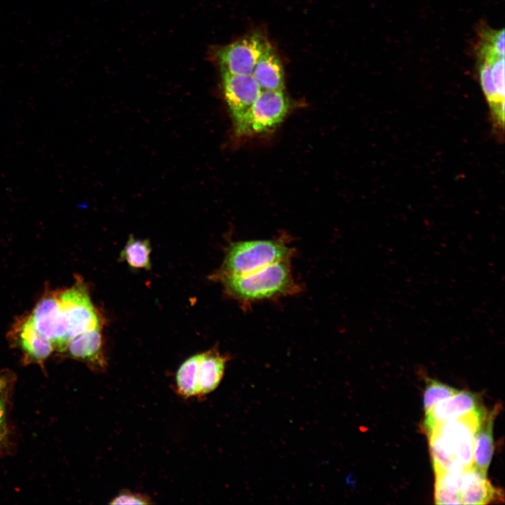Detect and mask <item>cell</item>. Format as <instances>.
Here are the masks:
<instances>
[{"instance_id": "obj_1", "label": "cell", "mask_w": 505, "mask_h": 505, "mask_svg": "<svg viewBox=\"0 0 505 505\" xmlns=\"http://www.w3.org/2000/svg\"><path fill=\"white\" fill-rule=\"evenodd\" d=\"M225 292L242 303L278 297L297 292L289 260L281 261L242 276L217 277Z\"/></svg>"}, {"instance_id": "obj_2", "label": "cell", "mask_w": 505, "mask_h": 505, "mask_svg": "<svg viewBox=\"0 0 505 505\" xmlns=\"http://www.w3.org/2000/svg\"><path fill=\"white\" fill-rule=\"evenodd\" d=\"M292 253V249L281 239L234 242L228 248L222 267L215 276L248 274L289 260Z\"/></svg>"}, {"instance_id": "obj_3", "label": "cell", "mask_w": 505, "mask_h": 505, "mask_svg": "<svg viewBox=\"0 0 505 505\" xmlns=\"http://www.w3.org/2000/svg\"><path fill=\"white\" fill-rule=\"evenodd\" d=\"M487 414L483 408L462 417L440 424L428 432L438 438L450 459L464 469L473 464V437Z\"/></svg>"}, {"instance_id": "obj_4", "label": "cell", "mask_w": 505, "mask_h": 505, "mask_svg": "<svg viewBox=\"0 0 505 505\" xmlns=\"http://www.w3.org/2000/svg\"><path fill=\"white\" fill-rule=\"evenodd\" d=\"M55 292L67 323L69 342L85 331L102 326L103 320L91 301L88 288L79 277L71 287Z\"/></svg>"}, {"instance_id": "obj_5", "label": "cell", "mask_w": 505, "mask_h": 505, "mask_svg": "<svg viewBox=\"0 0 505 505\" xmlns=\"http://www.w3.org/2000/svg\"><path fill=\"white\" fill-rule=\"evenodd\" d=\"M290 107L283 90H262L242 118L234 123L238 136L268 133L285 119Z\"/></svg>"}, {"instance_id": "obj_6", "label": "cell", "mask_w": 505, "mask_h": 505, "mask_svg": "<svg viewBox=\"0 0 505 505\" xmlns=\"http://www.w3.org/2000/svg\"><path fill=\"white\" fill-rule=\"evenodd\" d=\"M269 46L262 34L255 33L221 48L217 53L221 71L252 74L257 61Z\"/></svg>"}, {"instance_id": "obj_7", "label": "cell", "mask_w": 505, "mask_h": 505, "mask_svg": "<svg viewBox=\"0 0 505 505\" xmlns=\"http://www.w3.org/2000/svg\"><path fill=\"white\" fill-rule=\"evenodd\" d=\"M30 314L36 328L51 342L54 350L63 354L69 342L67 326L55 290L47 287Z\"/></svg>"}, {"instance_id": "obj_8", "label": "cell", "mask_w": 505, "mask_h": 505, "mask_svg": "<svg viewBox=\"0 0 505 505\" xmlns=\"http://www.w3.org/2000/svg\"><path fill=\"white\" fill-rule=\"evenodd\" d=\"M7 337L11 345L20 350L27 364L43 366L54 351L51 342L36 328L30 313L17 318Z\"/></svg>"}, {"instance_id": "obj_9", "label": "cell", "mask_w": 505, "mask_h": 505, "mask_svg": "<svg viewBox=\"0 0 505 505\" xmlns=\"http://www.w3.org/2000/svg\"><path fill=\"white\" fill-rule=\"evenodd\" d=\"M221 73L224 99L235 123L247 112L262 90L251 74Z\"/></svg>"}, {"instance_id": "obj_10", "label": "cell", "mask_w": 505, "mask_h": 505, "mask_svg": "<svg viewBox=\"0 0 505 505\" xmlns=\"http://www.w3.org/2000/svg\"><path fill=\"white\" fill-rule=\"evenodd\" d=\"M102 327L88 330L72 338L63 354L72 359L84 363L95 372L105 370L107 362Z\"/></svg>"}, {"instance_id": "obj_11", "label": "cell", "mask_w": 505, "mask_h": 505, "mask_svg": "<svg viewBox=\"0 0 505 505\" xmlns=\"http://www.w3.org/2000/svg\"><path fill=\"white\" fill-rule=\"evenodd\" d=\"M483 408L477 396L466 391H458L452 396L437 403L426 412L423 428L428 432L445 422L465 416Z\"/></svg>"}, {"instance_id": "obj_12", "label": "cell", "mask_w": 505, "mask_h": 505, "mask_svg": "<svg viewBox=\"0 0 505 505\" xmlns=\"http://www.w3.org/2000/svg\"><path fill=\"white\" fill-rule=\"evenodd\" d=\"M459 490L462 504H487L499 496L487 478V473L473 465L459 475Z\"/></svg>"}, {"instance_id": "obj_13", "label": "cell", "mask_w": 505, "mask_h": 505, "mask_svg": "<svg viewBox=\"0 0 505 505\" xmlns=\"http://www.w3.org/2000/svg\"><path fill=\"white\" fill-rule=\"evenodd\" d=\"M228 358L216 349L199 354L196 369L198 397L213 391L220 384Z\"/></svg>"}, {"instance_id": "obj_14", "label": "cell", "mask_w": 505, "mask_h": 505, "mask_svg": "<svg viewBox=\"0 0 505 505\" xmlns=\"http://www.w3.org/2000/svg\"><path fill=\"white\" fill-rule=\"evenodd\" d=\"M251 75L262 90H284L283 67L271 45L257 61Z\"/></svg>"}, {"instance_id": "obj_15", "label": "cell", "mask_w": 505, "mask_h": 505, "mask_svg": "<svg viewBox=\"0 0 505 505\" xmlns=\"http://www.w3.org/2000/svg\"><path fill=\"white\" fill-rule=\"evenodd\" d=\"M498 410L496 407L487 412L474 433L472 465L485 473L494 453L493 424Z\"/></svg>"}, {"instance_id": "obj_16", "label": "cell", "mask_w": 505, "mask_h": 505, "mask_svg": "<svg viewBox=\"0 0 505 505\" xmlns=\"http://www.w3.org/2000/svg\"><path fill=\"white\" fill-rule=\"evenodd\" d=\"M151 245L148 240H140L130 236L120 254V259L133 269H151Z\"/></svg>"}, {"instance_id": "obj_17", "label": "cell", "mask_w": 505, "mask_h": 505, "mask_svg": "<svg viewBox=\"0 0 505 505\" xmlns=\"http://www.w3.org/2000/svg\"><path fill=\"white\" fill-rule=\"evenodd\" d=\"M434 499L436 504H462L459 490L460 474L451 472L435 473Z\"/></svg>"}, {"instance_id": "obj_18", "label": "cell", "mask_w": 505, "mask_h": 505, "mask_svg": "<svg viewBox=\"0 0 505 505\" xmlns=\"http://www.w3.org/2000/svg\"><path fill=\"white\" fill-rule=\"evenodd\" d=\"M199 354L184 361L178 368L175 375L177 392L183 397L198 396L196 369Z\"/></svg>"}, {"instance_id": "obj_19", "label": "cell", "mask_w": 505, "mask_h": 505, "mask_svg": "<svg viewBox=\"0 0 505 505\" xmlns=\"http://www.w3.org/2000/svg\"><path fill=\"white\" fill-rule=\"evenodd\" d=\"M458 390L438 381L429 379L424 392L423 404L424 411L430 410L437 403L447 398Z\"/></svg>"}, {"instance_id": "obj_20", "label": "cell", "mask_w": 505, "mask_h": 505, "mask_svg": "<svg viewBox=\"0 0 505 505\" xmlns=\"http://www.w3.org/2000/svg\"><path fill=\"white\" fill-rule=\"evenodd\" d=\"M6 396L0 397V453L5 452L10 445V432L6 419Z\"/></svg>"}, {"instance_id": "obj_21", "label": "cell", "mask_w": 505, "mask_h": 505, "mask_svg": "<svg viewBox=\"0 0 505 505\" xmlns=\"http://www.w3.org/2000/svg\"><path fill=\"white\" fill-rule=\"evenodd\" d=\"M152 501L145 495L123 490L110 502L111 504H150Z\"/></svg>"}, {"instance_id": "obj_22", "label": "cell", "mask_w": 505, "mask_h": 505, "mask_svg": "<svg viewBox=\"0 0 505 505\" xmlns=\"http://www.w3.org/2000/svg\"><path fill=\"white\" fill-rule=\"evenodd\" d=\"M11 382V375L7 374L0 375V397L7 395Z\"/></svg>"}]
</instances>
